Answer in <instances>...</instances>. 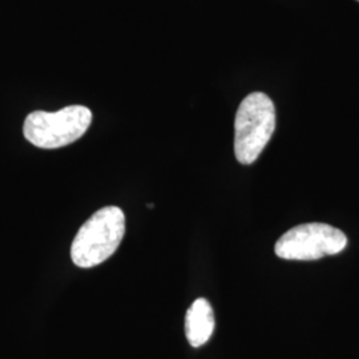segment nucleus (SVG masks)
Wrapping results in <instances>:
<instances>
[{
    "label": "nucleus",
    "instance_id": "obj_4",
    "mask_svg": "<svg viewBox=\"0 0 359 359\" xmlns=\"http://www.w3.org/2000/svg\"><path fill=\"white\" fill-rule=\"evenodd\" d=\"M347 245L346 234L332 225L311 222L292 228L276 243L274 252L283 259L314 261L341 253Z\"/></svg>",
    "mask_w": 359,
    "mask_h": 359
},
{
    "label": "nucleus",
    "instance_id": "obj_1",
    "mask_svg": "<svg viewBox=\"0 0 359 359\" xmlns=\"http://www.w3.org/2000/svg\"><path fill=\"white\" fill-rule=\"evenodd\" d=\"M126 234V216L117 206L93 213L77 231L71 246L72 262L84 269L95 268L117 250Z\"/></svg>",
    "mask_w": 359,
    "mask_h": 359
},
{
    "label": "nucleus",
    "instance_id": "obj_3",
    "mask_svg": "<svg viewBox=\"0 0 359 359\" xmlns=\"http://www.w3.org/2000/svg\"><path fill=\"white\" fill-rule=\"evenodd\" d=\"M92 112L83 105H69L57 112L36 111L27 116L23 133L43 149H57L79 140L90 128Z\"/></svg>",
    "mask_w": 359,
    "mask_h": 359
},
{
    "label": "nucleus",
    "instance_id": "obj_2",
    "mask_svg": "<svg viewBox=\"0 0 359 359\" xmlns=\"http://www.w3.org/2000/svg\"><path fill=\"white\" fill-rule=\"evenodd\" d=\"M276 129V107L268 95L253 92L240 104L234 120V154L253 164L268 145Z\"/></svg>",
    "mask_w": 359,
    "mask_h": 359
},
{
    "label": "nucleus",
    "instance_id": "obj_5",
    "mask_svg": "<svg viewBox=\"0 0 359 359\" xmlns=\"http://www.w3.org/2000/svg\"><path fill=\"white\" fill-rule=\"evenodd\" d=\"M215 314L212 305L205 298H198L193 302L185 317V334L193 347L205 345L215 332Z\"/></svg>",
    "mask_w": 359,
    "mask_h": 359
}]
</instances>
